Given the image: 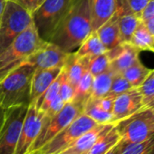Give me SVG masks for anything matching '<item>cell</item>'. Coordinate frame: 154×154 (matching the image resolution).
Returning a JSON list of instances; mask_svg holds the SVG:
<instances>
[{
	"mask_svg": "<svg viewBox=\"0 0 154 154\" xmlns=\"http://www.w3.org/2000/svg\"><path fill=\"white\" fill-rule=\"evenodd\" d=\"M35 69L24 63L0 80V106L8 109L30 105L31 83Z\"/></svg>",
	"mask_w": 154,
	"mask_h": 154,
	"instance_id": "obj_2",
	"label": "cell"
},
{
	"mask_svg": "<svg viewBox=\"0 0 154 154\" xmlns=\"http://www.w3.org/2000/svg\"><path fill=\"white\" fill-rule=\"evenodd\" d=\"M114 75L115 73L108 68L105 72L94 76L92 93L88 99L96 100L106 96L110 91Z\"/></svg>",
	"mask_w": 154,
	"mask_h": 154,
	"instance_id": "obj_22",
	"label": "cell"
},
{
	"mask_svg": "<svg viewBox=\"0 0 154 154\" xmlns=\"http://www.w3.org/2000/svg\"><path fill=\"white\" fill-rule=\"evenodd\" d=\"M11 1L20 5L32 15V13L35 12L44 3L45 0H11Z\"/></svg>",
	"mask_w": 154,
	"mask_h": 154,
	"instance_id": "obj_33",
	"label": "cell"
},
{
	"mask_svg": "<svg viewBox=\"0 0 154 154\" xmlns=\"http://www.w3.org/2000/svg\"><path fill=\"white\" fill-rule=\"evenodd\" d=\"M115 127L124 143H140L154 136V112L146 107L123 119Z\"/></svg>",
	"mask_w": 154,
	"mask_h": 154,
	"instance_id": "obj_6",
	"label": "cell"
},
{
	"mask_svg": "<svg viewBox=\"0 0 154 154\" xmlns=\"http://www.w3.org/2000/svg\"><path fill=\"white\" fill-rule=\"evenodd\" d=\"M72 0H45L32 13L33 24L41 39L49 42L70 8Z\"/></svg>",
	"mask_w": 154,
	"mask_h": 154,
	"instance_id": "obj_7",
	"label": "cell"
},
{
	"mask_svg": "<svg viewBox=\"0 0 154 154\" xmlns=\"http://www.w3.org/2000/svg\"><path fill=\"white\" fill-rule=\"evenodd\" d=\"M93 31H96L114 14L116 0H88Z\"/></svg>",
	"mask_w": 154,
	"mask_h": 154,
	"instance_id": "obj_16",
	"label": "cell"
},
{
	"mask_svg": "<svg viewBox=\"0 0 154 154\" xmlns=\"http://www.w3.org/2000/svg\"><path fill=\"white\" fill-rule=\"evenodd\" d=\"M63 68L38 69L35 70L31 83L30 104L35 103L46 91L52 83L59 76Z\"/></svg>",
	"mask_w": 154,
	"mask_h": 154,
	"instance_id": "obj_15",
	"label": "cell"
},
{
	"mask_svg": "<svg viewBox=\"0 0 154 154\" xmlns=\"http://www.w3.org/2000/svg\"><path fill=\"white\" fill-rule=\"evenodd\" d=\"M120 154H154V136L140 143H124Z\"/></svg>",
	"mask_w": 154,
	"mask_h": 154,
	"instance_id": "obj_27",
	"label": "cell"
},
{
	"mask_svg": "<svg viewBox=\"0 0 154 154\" xmlns=\"http://www.w3.org/2000/svg\"><path fill=\"white\" fill-rule=\"evenodd\" d=\"M93 32L88 0H72L69 10L49 43L66 53H74Z\"/></svg>",
	"mask_w": 154,
	"mask_h": 154,
	"instance_id": "obj_1",
	"label": "cell"
},
{
	"mask_svg": "<svg viewBox=\"0 0 154 154\" xmlns=\"http://www.w3.org/2000/svg\"><path fill=\"white\" fill-rule=\"evenodd\" d=\"M114 99H115V97H112V96H104L103 98L96 99L95 102L103 110H104V111H106L108 112L112 113Z\"/></svg>",
	"mask_w": 154,
	"mask_h": 154,
	"instance_id": "obj_35",
	"label": "cell"
},
{
	"mask_svg": "<svg viewBox=\"0 0 154 154\" xmlns=\"http://www.w3.org/2000/svg\"><path fill=\"white\" fill-rule=\"evenodd\" d=\"M65 103L62 100V98L59 96V94L54 99V101L50 103L49 107L47 108L46 112H45V115L47 118H52L55 114H57L64 106Z\"/></svg>",
	"mask_w": 154,
	"mask_h": 154,
	"instance_id": "obj_32",
	"label": "cell"
},
{
	"mask_svg": "<svg viewBox=\"0 0 154 154\" xmlns=\"http://www.w3.org/2000/svg\"><path fill=\"white\" fill-rule=\"evenodd\" d=\"M84 113L93 119L99 124L113 123L112 113L103 110L95 102V100L88 99L84 107Z\"/></svg>",
	"mask_w": 154,
	"mask_h": 154,
	"instance_id": "obj_24",
	"label": "cell"
},
{
	"mask_svg": "<svg viewBox=\"0 0 154 154\" xmlns=\"http://www.w3.org/2000/svg\"><path fill=\"white\" fill-rule=\"evenodd\" d=\"M106 52L94 56H87V69L94 77L105 72L109 68L110 59Z\"/></svg>",
	"mask_w": 154,
	"mask_h": 154,
	"instance_id": "obj_28",
	"label": "cell"
},
{
	"mask_svg": "<svg viewBox=\"0 0 154 154\" xmlns=\"http://www.w3.org/2000/svg\"><path fill=\"white\" fill-rule=\"evenodd\" d=\"M107 51L103 44L101 42L95 31H93L91 35L82 43L78 47L74 54L76 57H86V56H94L98 54H104Z\"/></svg>",
	"mask_w": 154,
	"mask_h": 154,
	"instance_id": "obj_21",
	"label": "cell"
},
{
	"mask_svg": "<svg viewBox=\"0 0 154 154\" xmlns=\"http://www.w3.org/2000/svg\"><path fill=\"white\" fill-rule=\"evenodd\" d=\"M120 140L121 137L114 124L97 139L86 154H104L113 146H115Z\"/></svg>",
	"mask_w": 154,
	"mask_h": 154,
	"instance_id": "obj_19",
	"label": "cell"
},
{
	"mask_svg": "<svg viewBox=\"0 0 154 154\" xmlns=\"http://www.w3.org/2000/svg\"><path fill=\"white\" fill-rule=\"evenodd\" d=\"M138 88L142 95L143 104L145 105L151 98L154 97V69L149 72L143 83Z\"/></svg>",
	"mask_w": 154,
	"mask_h": 154,
	"instance_id": "obj_30",
	"label": "cell"
},
{
	"mask_svg": "<svg viewBox=\"0 0 154 154\" xmlns=\"http://www.w3.org/2000/svg\"><path fill=\"white\" fill-rule=\"evenodd\" d=\"M5 4H6V0H0V21H1V17H2V15H3Z\"/></svg>",
	"mask_w": 154,
	"mask_h": 154,
	"instance_id": "obj_41",
	"label": "cell"
},
{
	"mask_svg": "<svg viewBox=\"0 0 154 154\" xmlns=\"http://www.w3.org/2000/svg\"><path fill=\"white\" fill-rule=\"evenodd\" d=\"M140 51L131 43H122V51L110 62L109 69L115 74H122L128 67H130L137 59L140 58Z\"/></svg>",
	"mask_w": 154,
	"mask_h": 154,
	"instance_id": "obj_18",
	"label": "cell"
},
{
	"mask_svg": "<svg viewBox=\"0 0 154 154\" xmlns=\"http://www.w3.org/2000/svg\"><path fill=\"white\" fill-rule=\"evenodd\" d=\"M85 103L82 101L72 100V102L65 103L63 108L54 117L47 118L45 116L43 128L27 154H33L46 145L77 116L83 113Z\"/></svg>",
	"mask_w": 154,
	"mask_h": 154,
	"instance_id": "obj_5",
	"label": "cell"
},
{
	"mask_svg": "<svg viewBox=\"0 0 154 154\" xmlns=\"http://www.w3.org/2000/svg\"><path fill=\"white\" fill-rule=\"evenodd\" d=\"M33 23L32 15L11 0H6L0 21V54Z\"/></svg>",
	"mask_w": 154,
	"mask_h": 154,
	"instance_id": "obj_4",
	"label": "cell"
},
{
	"mask_svg": "<svg viewBox=\"0 0 154 154\" xmlns=\"http://www.w3.org/2000/svg\"><path fill=\"white\" fill-rule=\"evenodd\" d=\"M131 88H133V87L131 86V85L127 81V79L122 74H115L112 79V82L110 91L106 96L116 97V96L120 95L121 94H123Z\"/></svg>",
	"mask_w": 154,
	"mask_h": 154,
	"instance_id": "obj_29",
	"label": "cell"
},
{
	"mask_svg": "<svg viewBox=\"0 0 154 154\" xmlns=\"http://www.w3.org/2000/svg\"><path fill=\"white\" fill-rule=\"evenodd\" d=\"M143 107H146V108H148V109H150L151 111L154 112V97L151 98V99H150Z\"/></svg>",
	"mask_w": 154,
	"mask_h": 154,
	"instance_id": "obj_39",
	"label": "cell"
},
{
	"mask_svg": "<svg viewBox=\"0 0 154 154\" xmlns=\"http://www.w3.org/2000/svg\"><path fill=\"white\" fill-rule=\"evenodd\" d=\"M151 69L147 68L139 59H137L130 67H128L122 74L127 79L132 87L138 88L143 83Z\"/></svg>",
	"mask_w": 154,
	"mask_h": 154,
	"instance_id": "obj_23",
	"label": "cell"
},
{
	"mask_svg": "<svg viewBox=\"0 0 154 154\" xmlns=\"http://www.w3.org/2000/svg\"><path fill=\"white\" fill-rule=\"evenodd\" d=\"M45 120V113L40 112L35 104L31 103L28 106L23 122L15 154H27L29 152L43 128Z\"/></svg>",
	"mask_w": 154,
	"mask_h": 154,
	"instance_id": "obj_10",
	"label": "cell"
},
{
	"mask_svg": "<svg viewBox=\"0 0 154 154\" xmlns=\"http://www.w3.org/2000/svg\"><path fill=\"white\" fill-rule=\"evenodd\" d=\"M153 17H154V0H149L140 16V20L145 21Z\"/></svg>",
	"mask_w": 154,
	"mask_h": 154,
	"instance_id": "obj_36",
	"label": "cell"
},
{
	"mask_svg": "<svg viewBox=\"0 0 154 154\" xmlns=\"http://www.w3.org/2000/svg\"><path fill=\"white\" fill-rule=\"evenodd\" d=\"M130 8L132 10V12L140 18V16L146 7V5L149 3V0H126Z\"/></svg>",
	"mask_w": 154,
	"mask_h": 154,
	"instance_id": "obj_34",
	"label": "cell"
},
{
	"mask_svg": "<svg viewBox=\"0 0 154 154\" xmlns=\"http://www.w3.org/2000/svg\"><path fill=\"white\" fill-rule=\"evenodd\" d=\"M46 44L47 42L40 38L32 23L6 50L0 54V80L26 63L32 54L44 47Z\"/></svg>",
	"mask_w": 154,
	"mask_h": 154,
	"instance_id": "obj_3",
	"label": "cell"
},
{
	"mask_svg": "<svg viewBox=\"0 0 154 154\" xmlns=\"http://www.w3.org/2000/svg\"><path fill=\"white\" fill-rule=\"evenodd\" d=\"M95 32L107 50H110L120 45L122 40L117 13L114 12L111 18H109Z\"/></svg>",
	"mask_w": 154,
	"mask_h": 154,
	"instance_id": "obj_17",
	"label": "cell"
},
{
	"mask_svg": "<svg viewBox=\"0 0 154 154\" xmlns=\"http://www.w3.org/2000/svg\"><path fill=\"white\" fill-rule=\"evenodd\" d=\"M4 117H5V109L0 106V129L2 127V124L4 122Z\"/></svg>",
	"mask_w": 154,
	"mask_h": 154,
	"instance_id": "obj_40",
	"label": "cell"
},
{
	"mask_svg": "<svg viewBox=\"0 0 154 154\" xmlns=\"http://www.w3.org/2000/svg\"><path fill=\"white\" fill-rule=\"evenodd\" d=\"M123 145H124V142L121 140L115 146H113L111 149H109L104 154H120L121 151H122V149Z\"/></svg>",
	"mask_w": 154,
	"mask_h": 154,
	"instance_id": "obj_37",
	"label": "cell"
},
{
	"mask_svg": "<svg viewBox=\"0 0 154 154\" xmlns=\"http://www.w3.org/2000/svg\"><path fill=\"white\" fill-rule=\"evenodd\" d=\"M28 106L20 105L5 109L0 129V154H15Z\"/></svg>",
	"mask_w": 154,
	"mask_h": 154,
	"instance_id": "obj_9",
	"label": "cell"
},
{
	"mask_svg": "<svg viewBox=\"0 0 154 154\" xmlns=\"http://www.w3.org/2000/svg\"><path fill=\"white\" fill-rule=\"evenodd\" d=\"M61 80H62V72L59 74L57 78L52 83V85L46 89V91L38 98V100L33 103L36 106V108L42 112H45L47 108L49 107L50 103L54 101V99L59 94V89H60V85H61Z\"/></svg>",
	"mask_w": 154,
	"mask_h": 154,
	"instance_id": "obj_25",
	"label": "cell"
},
{
	"mask_svg": "<svg viewBox=\"0 0 154 154\" xmlns=\"http://www.w3.org/2000/svg\"><path fill=\"white\" fill-rule=\"evenodd\" d=\"M93 82H94V76L86 68L81 77L79 83L77 84L75 87V94H74L73 100L82 101L85 103L91 95Z\"/></svg>",
	"mask_w": 154,
	"mask_h": 154,
	"instance_id": "obj_26",
	"label": "cell"
},
{
	"mask_svg": "<svg viewBox=\"0 0 154 154\" xmlns=\"http://www.w3.org/2000/svg\"><path fill=\"white\" fill-rule=\"evenodd\" d=\"M115 12L118 16L122 43H127L140 20L130 8L126 0H116Z\"/></svg>",
	"mask_w": 154,
	"mask_h": 154,
	"instance_id": "obj_13",
	"label": "cell"
},
{
	"mask_svg": "<svg viewBox=\"0 0 154 154\" xmlns=\"http://www.w3.org/2000/svg\"><path fill=\"white\" fill-rule=\"evenodd\" d=\"M146 26V28L148 29V31L154 36V17H150L145 21H142Z\"/></svg>",
	"mask_w": 154,
	"mask_h": 154,
	"instance_id": "obj_38",
	"label": "cell"
},
{
	"mask_svg": "<svg viewBox=\"0 0 154 154\" xmlns=\"http://www.w3.org/2000/svg\"><path fill=\"white\" fill-rule=\"evenodd\" d=\"M60 154H64V153H60Z\"/></svg>",
	"mask_w": 154,
	"mask_h": 154,
	"instance_id": "obj_42",
	"label": "cell"
},
{
	"mask_svg": "<svg viewBox=\"0 0 154 154\" xmlns=\"http://www.w3.org/2000/svg\"><path fill=\"white\" fill-rule=\"evenodd\" d=\"M97 124L99 123L83 112L79 116H77L46 145L33 154H60L77 138H79Z\"/></svg>",
	"mask_w": 154,
	"mask_h": 154,
	"instance_id": "obj_8",
	"label": "cell"
},
{
	"mask_svg": "<svg viewBox=\"0 0 154 154\" xmlns=\"http://www.w3.org/2000/svg\"><path fill=\"white\" fill-rule=\"evenodd\" d=\"M143 106V99L139 88L133 87L127 92L121 94L114 99L112 109L113 123L115 124L132 115Z\"/></svg>",
	"mask_w": 154,
	"mask_h": 154,
	"instance_id": "obj_12",
	"label": "cell"
},
{
	"mask_svg": "<svg viewBox=\"0 0 154 154\" xmlns=\"http://www.w3.org/2000/svg\"><path fill=\"white\" fill-rule=\"evenodd\" d=\"M74 94H75V89L70 84L69 80L66 77L65 72L63 68L62 69V80H61V85H60V89H59V96L62 98V100L65 103H67L72 102L74 99Z\"/></svg>",
	"mask_w": 154,
	"mask_h": 154,
	"instance_id": "obj_31",
	"label": "cell"
},
{
	"mask_svg": "<svg viewBox=\"0 0 154 154\" xmlns=\"http://www.w3.org/2000/svg\"><path fill=\"white\" fill-rule=\"evenodd\" d=\"M114 123L97 124L91 130L85 132L79 138H77L68 148H66L62 153L64 154H86L92 148L97 139L108 129H110Z\"/></svg>",
	"mask_w": 154,
	"mask_h": 154,
	"instance_id": "obj_14",
	"label": "cell"
},
{
	"mask_svg": "<svg viewBox=\"0 0 154 154\" xmlns=\"http://www.w3.org/2000/svg\"><path fill=\"white\" fill-rule=\"evenodd\" d=\"M133 46L141 51L154 53V36L148 31L144 23L140 21L129 41Z\"/></svg>",
	"mask_w": 154,
	"mask_h": 154,
	"instance_id": "obj_20",
	"label": "cell"
},
{
	"mask_svg": "<svg viewBox=\"0 0 154 154\" xmlns=\"http://www.w3.org/2000/svg\"><path fill=\"white\" fill-rule=\"evenodd\" d=\"M72 53H66L55 45L47 42V44L32 54L26 61L35 70L63 68Z\"/></svg>",
	"mask_w": 154,
	"mask_h": 154,
	"instance_id": "obj_11",
	"label": "cell"
}]
</instances>
